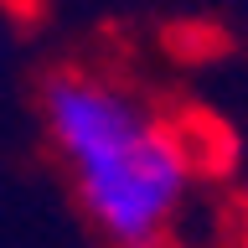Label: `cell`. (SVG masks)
Here are the masks:
<instances>
[{"instance_id":"cell-2","label":"cell","mask_w":248,"mask_h":248,"mask_svg":"<svg viewBox=\"0 0 248 248\" xmlns=\"http://www.w3.org/2000/svg\"><path fill=\"white\" fill-rule=\"evenodd\" d=\"M238 248H248V232H243V238H238Z\"/></svg>"},{"instance_id":"cell-1","label":"cell","mask_w":248,"mask_h":248,"mask_svg":"<svg viewBox=\"0 0 248 248\" xmlns=\"http://www.w3.org/2000/svg\"><path fill=\"white\" fill-rule=\"evenodd\" d=\"M42 129L104 248L176 243L197 207V155L135 83L104 67H57L42 83Z\"/></svg>"}]
</instances>
